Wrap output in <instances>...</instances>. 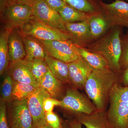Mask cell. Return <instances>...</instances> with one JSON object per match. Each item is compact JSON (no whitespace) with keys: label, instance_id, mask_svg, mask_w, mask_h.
Returning <instances> with one entry per match:
<instances>
[{"label":"cell","instance_id":"obj_31","mask_svg":"<svg viewBox=\"0 0 128 128\" xmlns=\"http://www.w3.org/2000/svg\"><path fill=\"white\" fill-rule=\"evenodd\" d=\"M61 101L56 98L48 97L44 98L43 103L44 110L45 112H52L54 108L56 106H60Z\"/></svg>","mask_w":128,"mask_h":128},{"label":"cell","instance_id":"obj_35","mask_svg":"<svg viewBox=\"0 0 128 128\" xmlns=\"http://www.w3.org/2000/svg\"><path fill=\"white\" fill-rule=\"evenodd\" d=\"M123 83L125 86H128V65L124 69L122 76Z\"/></svg>","mask_w":128,"mask_h":128},{"label":"cell","instance_id":"obj_21","mask_svg":"<svg viewBox=\"0 0 128 128\" xmlns=\"http://www.w3.org/2000/svg\"><path fill=\"white\" fill-rule=\"evenodd\" d=\"M77 47L80 56L93 69L100 70L110 69L108 62L102 56L88 50L86 48Z\"/></svg>","mask_w":128,"mask_h":128},{"label":"cell","instance_id":"obj_7","mask_svg":"<svg viewBox=\"0 0 128 128\" xmlns=\"http://www.w3.org/2000/svg\"><path fill=\"white\" fill-rule=\"evenodd\" d=\"M102 12L113 26L128 28V2L124 0H115L112 3L98 2Z\"/></svg>","mask_w":128,"mask_h":128},{"label":"cell","instance_id":"obj_19","mask_svg":"<svg viewBox=\"0 0 128 128\" xmlns=\"http://www.w3.org/2000/svg\"><path fill=\"white\" fill-rule=\"evenodd\" d=\"M63 83L54 75L49 69L39 85V87L45 91L50 97L58 100L63 95Z\"/></svg>","mask_w":128,"mask_h":128},{"label":"cell","instance_id":"obj_39","mask_svg":"<svg viewBox=\"0 0 128 128\" xmlns=\"http://www.w3.org/2000/svg\"></svg>","mask_w":128,"mask_h":128},{"label":"cell","instance_id":"obj_24","mask_svg":"<svg viewBox=\"0 0 128 128\" xmlns=\"http://www.w3.org/2000/svg\"><path fill=\"white\" fill-rule=\"evenodd\" d=\"M37 88L32 85L18 82L13 80L12 100L22 101L27 99Z\"/></svg>","mask_w":128,"mask_h":128},{"label":"cell","instance_id":"obj_14","mask_svg":"<svg viewBox=\"0 0 128 128\" xmlns=\"http://www.w3.org/2000/svg\"><path fill=\"white\" fill-rule=\"evenodd\" d=\"M106 114L112 128H128V102L110 101Z\"/></svg>","mask_w":128,"mask_h":128},{"label":"cell","instance_id":"obj_5","mask_svg":"<svg viewBox=\"0 0 128 128\" xmlns=\"http://www.w3.org/2000/svg\"><path fill=\"white\" fill-rule=\"evenodd\" d=\"M40 41L48 54L66 64L78 59L80 56L78 47L70 40Z\"/></svg>","mask_w":128,"mask_h":128},{"label":"cell","instance_id":"obj_25","mask_svg":"<svg viewBox=\"0 0 128 128\" xmlns=\"http://www.w3.org/2000/svg\"><path fill=\"white\" fill-rule=\"evenodd\" d=\"M66 4L89 14L101 11L90 0H62Z\"/></svg>","mask_w":128,"mask_h":128},{"label":"cell","instance_id":"obj_1","mask_svg":"<svg viewBox=\"0 0 128 128\" xmlns=\"http://www.w3.org/2000/svg\"><path fill=\"white\" fill-rule=\"evenodd\" d=\"M117 80V73L110 69H94L91 73L84 88L97 110L104 111L110 92Z\"/></svg>","mask_w":128,"mask_h":128},{"label":"cell","instance_id":"obj_6","mask_svg":"<svg viewBox=\"0 0 128 128\" xmlns=\"http://www.w3.org/2000/svg\"><path fill=\"white\" fill-rule=\"evenodd\" d=\"M60 101V107L77 113L89 114L97 110L85 95L74 88L68 89Z\"/></svg>","mask_w":128,"mask_h":128},{"label":"cell","instance_id":"obj_4","mask_svg":"<svg viewBox=\"0 0 128 128\" xmlns=\"http://www.w3.org/2000/svg\"><path fill=\"white\" fill-rule=\"evenodd\" d=\"M2 20L4 28L12 30L20 28L27 21L34 16L32 6L19 4H7L1 8Z\"/></svg>","mask_w":128,"mask_h":128},{"label":"cell","instance_id":"obj_38","mask_svg":"<svg viewBox=\"0 0 128 128\" xmlns=\"http://www.w3.org/2000/svg\"><path fill=\"white\" fill-rule=\"evenodd\" d=\"M124 0L126 1L127 2H128V0Z\"/></svg>","mask_w":128,"mask_h":128},{"label":"cell","instance_id":"obj_3","mask_svg":"<svg viewBox=\"0 0 128 128\" xmlns=\"http://www.w3.org/2000/svg\"><path fill=\"white\" fill-rule=\"evenodd\" d=\"M21 32L40 41L69 40L65 32L44 23L35 17L30 18L19 28Z\"/></svg>","mask_w":128,"mask_h":128},{"label":"cell","instance_id":"obj_18","mask_svg":"<svg viewBox=\"0 0 128 128\" xmlns=\"http://www.w3.org/2000/svg\"><path fill=\"white\" fill-rule=\"evenodd\" d=\"M21 33L26 53L25 59L30 61L35 59H44L47 53L41 41L34 37Z\"/></svg>","mask_w":128,"mask_h":128},{"label":"cell","instance_id":"obj_33","mask_svg":"<svg viewBox=\"0 0 128 128\" xmlns=\"http://www.w3.org/2000/svg\"><path fill=\"white\" fill-rule=\"evenodd\" d=\"M44 1L50 6L58 12L66 4L62 0H44Z\"/></svg>","mask_w":128,"mask_h":128},{"label":"cell","instance_id":"obj_29","mask_svg":"<svg viewBox=\"0 0 128 128\" xmlns=\"http://www.w3.org/2000/svg\"><path fill=\"white\" fill-rule=\"evenodd\" d=\"M122 54L120 64L121 68H125L128 65V33L121 36Z\"/></svg>","mask_w":128,"mask_h":128},{"label":"cell","instance_id":"obj_37","mask_svg":"<svg viewBox=\"0 0 128 128\" xmlns=\"http://www.w3.org/2000/svg\"><path fill=\"white\" fill-rule=\"evenodd\" d=\"M36 128H51L50 126L48 125V124H46V125H43L38 127Z\"/></svg>","mask_w":128,"mask_h":128},{"label":"cell","instance_id":"obj_27","mask_svg":"<svg viewBox=\"0 0 128 128\" xmlns=\"http://www.w3.org/2000/svg\"><path fill=\"white\" fill-rule=\"evenodd\" d=\"M13 80L9 74L4 77L1 87L0 100L9 105L13 101L12 98Z\"/></svg>","mask_w":128,"mask_h":128},{"label":"cell","instance_id":"obj_9","mask_svg":"<svg viewBox=\"0 0 128 128\" xmlns=\"http://www.w3.org/2000/svg\"><path fill=\"white\" fill-rule=\"evenodd\" d=\"M32 8L34 16L37 19L65 32L64 23L59 13L50 6L44 0H38Z\"/></svg>","mask_w":128,"mask_h":128},{"label":"cell","instance_id":"obj_13","mask_svg":"<svg viewBox=\"0 0 128 128\" xmlns=\"http://www.w3.org/2000/svg\"><path fill=\"white\" fill-rule=\"evenodd\" d=\"M31 63L32 61L25 58L17 62H10L9 74L14 80L38 87L39 84L32 73Z\"/></svg>","mask_w":128,"mask_h":128},{"label":"cell","instance_id":"obj_15","mask_svg":"<svg viewBox=\"0 0 128 128\" xmlns=\"http://www.w3.org/2000/svg\"><path fill=\"white\" fill-rule=\"evenodd\" d=\"M8 45L10 62H17L26 57L24 42L19 28H14L10 32Z\"/></svg>","mask_w":128,"mask_h":128},{"label":"cell","instance_id":"obj_26","mask_svg":"<svg viewBox=\"0 0 128 128\" xmlns=\"http://www.w3.org/2000/svg\"><path fill=\"white\" fill-rule=\"evenodd\" d=\"M49 69L44 59H35L32 61V73L38 84L43 79Z\"/></svg>","mask_w":128,"mask_h":128},{"label":"cell","instance_id":"obj_8","mask_svg":"<svg viewBox=\"0 0 128 128\" xmlns=\"http://www.w3.org/2000/svg\"><path fill=\"white\" fill-rule=\"evenodd\" d=\"M48 97L50 96L38 87L27 99L28 107L32 119L33 128L48 124L43 103L44 98Z\"/></svg>","mask_w":128,"mask_h":128},{"label":"cell","instance_id":"obj_36","mask_svg":"<svg viewBox=\"0 0 128 128\" xmlns=\"http://www.w3.org/2000/svg\"><path fill=\"white\" fill-rule=\"evenodd\" d=\"M82 124L79 121H74L70 124V128H82Z\"/></svg>","mask_w":128,"mask_h":128},{"label":"cell","instance_id":"obj_23","mask_svg":"<svg viewBox=\"0 0 128 128\" xmlns=\"http://www.w3.org/2000/svg\"><path fill=\"white\" fill-rule=\"evenodd\" d=\"M64 23L87 20L91 14H88L66 4L58 12Z\"/></svg>","mask_w":128,"mask_h":128},{"label":"cell","instance_id":"obj_34","mask_svg":"<svg viewBox=\"0 0 128 128\" xmlns=\"http://www.w3.org/2000/svg\"><path fill=\"white\" fill-rule=\"evenodd\" d=\"M38 0H7V4H19L32 6Z\"/></svg>","mask_w":128,"mask_h":128},{"label":"cell","instance_id":"obj_11","mask_svg":"<svg viewBox=\"0 0 128 128\" xmlns=\"http://www.w3.org/2000/svg\"><path fill=\"white\" fill-rule=\"evenodd\" d=\"M12 128H33L32 119L27 100H13L9 104Z\"/></svg>","mask_w":128,"mask_h":128},{"label":"cell","instance_id":"obj_32","mask_svg":"<svg viewBox=\"0 0 128 128\" xmlns=\"http://www.w3.org/2000/svg\"><path fill=\"white\" fill-rule=\"evenodd\" d=\"M0 128H9L6 118V103L1 100L0 102Z\"/></svg>","mask_w":128,"mask_h":128},{"label":"cell","instance_id":"obj_22","mask_svg":"<svg viewBox=\"0 0 128 128\" xmlns=\"http://www.w3.org/2000/svg\"><path fill=\"white\" fill-rule=\"evenodd\" d=\"M12 30L5 28L0 34V74L1 76L7 70L10 64L8 39Z\"/></svg>","mask_w":128,"mask_h":128},{"label":"cell","instance_id":"obj_20","mask_svg":"<svg viewBox=\"0 0 128 128\" xmlns=\"http://www.w3.org/2000/svg\"><path fill=\"white\" fill-rule=\"evenodd\" d=\"M44 60L50 71L57 79L63 83L70 82L68 64L54 58L48 53Z\"/></svg>","mask_w":128,"mask_h":128},{"label":"cell","instance_id":"obj_28","mask_svg":"<svg viewBox=\"0 0 128 128\" xmlns=\"http://www.w3.org/2000/svg\"><path fill=\"white\" fill-rule=\"evenodd\" d=\"M109 100L128 102V86L122 87L116 83L110 92Z\"/></svg>","mask_w":128,"mask_h":128},{"label":"cell","instance_id":"obj_12","mask_svg":"<svg viewBox=\"0 0 128 128\" xmlns=\"http://www.w3.org/2000/svg\"><path fill=\"white\" fill-rule=\"evenodd\" d=\"M70 82L78 88L84 87L85 84L94 69L82 57L68 64Z\"/></svg>","mask_w":128,"mask_h":128},{"label":"cell","instance_id":"obj_2","mask_svg":"<svg viewBox=\"0 0 128 128\" xmlns=\"http://www.w3.org/2000/svg\"><path fill=\"white\" fill-rule=\"evenodd\" d=\"M121 27L113 26L106 34L86 48L100 54L108 62L110 69L116 73L121 70Z\"/></svg>","mask_w":128,"mask_h":128},{"label":"cell","instance_id":"obj_16","mask_svg":"<svg viewBox=\"0 0 128 128\" xmlns=\"http://www.w3.org/2000/svg\"><path fill=\"white\" fill-rule=\"evenodd\" d=\"M88 21L92 36L95 41L104 36L113 26L102 11L91 14Z\"/></svg>","mask_w":128,"mask_h":128},{"label":"cell","instance_id":"obj_10","mask_svg":"<svg viewBox=\"0 0 128 128\" xmlns=\"http://www.w3.org/2000/svg\"><path fill=\"white\" fill-rule=\"evenodd\" d=\"M65 33L69 40L76 46L86 48L94 42L88 20L73 23H64Z\"/></svg>","mask_w":128,"mask_h":128},{"label":"cell","instance_id":"obj_30","mask_svg":"<svg viewBox=\"0 0 128 128\" xmlns=\"http://www.w3.org/2000/svg\"><path fill=\"white\" fill-rule=\"evenodd\" d=\"M47 124L51 128H62L60 120L57 114L54 112H45Z\"/></svg>","mask_w":128,"mask_h":128},{"label":"cell","instance_id":"obj_17","mask_svg":"<svg viewBox=\"0 0 128 128\" xmlns=\"http://www.w3.org/2000/svg\"><path fill=\"white\" fill-rule=\"evenodd\" d=\"M78 118L86 128H112L103 111L96 110L89 114H79Z\"/></svg>","mask_w":128,"mask_h":128}]
</instances>
